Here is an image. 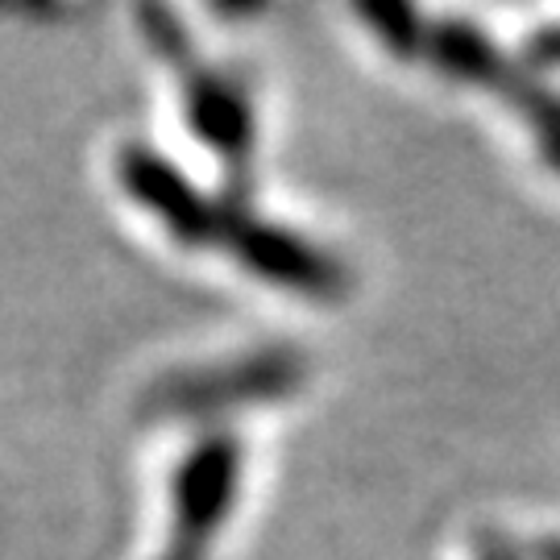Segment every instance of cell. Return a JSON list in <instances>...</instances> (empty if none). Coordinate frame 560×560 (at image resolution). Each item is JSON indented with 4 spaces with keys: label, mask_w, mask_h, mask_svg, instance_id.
<instances>
[{
    "label": "cell",
    "mask_w": 560,
    "mask_h": 560,
    "mask_svg": "<svg viewBox=\"0 0 560 560\" xmlns=\"http://www.w3.org/2000/svg\"><path fill=\"white\" fill-rule=\"evenodd\" d=\"M117 179L133 200L159 217L171 237L200 249H224L254 270L258 279L303 291L312 300H337L345 291V270L316 249L312 241L287 233L279 224H266L249 212V203L224 200L212 203L166 159H159L145 145H125L117 159Z\"/></svg>",
    "instance_id": "6da1fadb"
},
{
    "label": "cell",
    "mask_w": 560,
    "mask_h": 560,
    "mask_svg": "<svg viewBox=\"0 0 560 560\" xmlns=\"http://www.w3.org/2000/svg\"><path fill=\"white\" fill-rule=\"evenodd\" d=\"M141 30L150 46L162 59L175 67L183 88V108L196 129V138L224 162V175L233 187V200L249 203L254 191V150H258V120L254 104L245 96L233 75H221L212 62H203L191 42L183 34V25L166 9H141Z\"/></svg>",
    "instance_id": "7a4b0ae2"
},
{
    "label": "cell",
    "mask_w": 560,
    "mask_h": 560,
    "mask_svg": "<svg viewBox=\"0 0 560 560\" xmlns=\"http://www.w3.org/2000/svg\"><path fill=\"white\" fill-rule=\"evenodd\" d=\"M423 55L436 59V67L457 80L499 92L502 101L536 129L540 154L560 171V96H552L540 80H532L506 55H499L481 38V30L460 25V21H441V25L423 30Z\"/></svg>",
    "instance_id": "3957f363"
},
{
    "label": "cell",
    "mask_w": 560,
    "mask_h": 560,
    "mask_svg": "<svg viewBox=\"0 0 560 560\" xmlns=\"http://www.w3.org/2000/svg\"><path fill=\"white\" fill-rule=\"evenodd\" d=\"M303 382V361L287 349H266L249 358L224 361L217 370H187L171 374L154 390V407L162 416H221L241 407H261V402L287 399Z\"/></svg>",
    "instance_id": "277c9868"
},
{
    "label": "cell",
    "mask_w": 560,
    "mask_h": 560,
    "mask_svg": "<svg viewBox=\"0 0 560 560\" xmlns=\"http://www.w3.org/2000/svg\"><path fill=\"white\" fill-rule=\"evenodd\" d=\"M241 486V444L233 436H203L175 474V520L159 560H208L212 540L229 520Z\"/></svg>",
    "instance_id": "5b68a950"
},
{
    "label": "cell",
    "mask_w": 560,
    "mask_h": 560,
    "mask_svg": "<svg viewBox=\"0 0 560 560\" xmlns=\"http://www.w3.org/2000/svg\"><path fill=\"white\" fill-rule=\"evenodd\" d=\"M361 18L374 25V34H378L395 55H402V59L423 55V25H420V18H416V9H407V4H365Z\"/></svg>",
    "instance_id": "8992f818"
},
{
    "label": "cell",
    "mask_w": 560,
    "mask_h": 560,
    "mask_svg": "<svg viewBox=\"0 0 560 560\" xmlns=\"http://www.w3.org/2000/svg\"><path fill=\"white\" fill-rule=\"evenodd\" d=\"M527 50H532V59H536V62H560V25H552V30L536 34Z\"/></svg>",
    "instance_id": "52a82bcc"
}]
</instances>
